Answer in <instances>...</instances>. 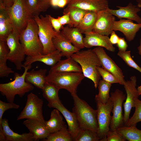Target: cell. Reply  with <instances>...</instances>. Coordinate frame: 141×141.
Segmentation results:
<instances>
[{
    "mask_svg": "<svg viewBox=\"0 0 141 141\" xmlns=\"http://www.w3.org/2000/svg\"><path fill=\"white\" fill-rule=\"evenodd\" d=\"M45 125L50 134H51L60 130L65 124L60 112L55 108L51 112L49 120L45 121Z\"/></svg>",
    "mask_w": 141,
    "mask_h": 141,
    "instance_id": "obj_28",
    "label": "cell"
},
{
    "mask_svg": "<svg viewBox=\"0 0 141 141\" xmlns=\"http://www.w3.org/2000/svg\"><path fill=\"white\" fill-rule=\"evenodd\" d=\"M9 50L6 41L0 40V77H8L14 72L7 65Z\"/></svg>",
    "mask_w": 141,
    "mask_h": 141,
    "instance_id": "obj_29",
    "label": "cell"
},
{
    "mask_svg": "<svg viewBox=\"0 0 141 141\" xmlns=\"http://www.w3.org/2000/svg\"><path fill=\"white\" fill-rule=\"evenodd\" d=\"M137 98L134 100L135 111L132 116L129 119L124 125L127 126L136 125L141 121V100Z\"/></svg>",
    "mask_w": 141,
    "mask_h": 141,
    "instance_id": "obj_37",
    "label": "cell"
},
{
    "mask_svg": "<svg viewBox=\"0 0 141 141\" xmlns=\"http://www.w3.org/2000/svg\"><path fill=\"white\" fill-rule=\"evenodd\" d=\"M58 0H51L50 4L53 7L57 6Z\"/></svg>",
    "mask_w": 141,
    "mask_h": 141,
    "instance_id": "obj_50",
    "label": "cell"
},
{
    "mask_svg": "<svg viewBox=\"0 0 141 141\" xmlns=\"http://www.w3.org/2000/svg\"><path fill=\"white\" fill-rule=\"evenodd\" d=\"M85 77L81 72H49L46 80L60 90H67L72 95L77 94V87Z\"/></svg>",
    "mask_w": 141,
    "mask_h": 141,
    "instance_id": "obj_5",
    "label": "cell"
},
{
    "mask_svg": "<svg viewBox=\"0 0 141 141\" xmlns=\"http://www.w3.org/2000/svg\"><path fill=\"white\" fill-rule=\"evenodd\" d=\"M39 11H46L50 7L51 0H37Z\"/></svg>",
    "mask_w": 141,
    "mask_h": 141,
    "instance_id": "obj_43",
    "label": "cell"
},
{
    "mask_svg": "<svg viewBox=\"0 0 141 141\" xmlns=\"http://www.w3.org/2000/svg\"><path fill=\"white\" fill-rule=\"evenodd\" d=\"M71 57L80 65L85 77L91 80L96 88L101 76L96 67H101V65L98 57L93 50H80L73 54Z\"/></svg>",
    "mask_w": 141,
    "mask_h": 141,
    "instance_id": "obj_1",
    "label": "cell"
},
{
    "mask_svg": "<svg viewBox=\"0 0 141 141\" xmlns=\"http://www.w3.org/2000/svg\"><path fill=\"white\" fill-rule=\"evenodd\" d=\"M67 6L96 12L109 7L107 0H73L68 3Z\"/></svg>",
    "mask_w": 141,
    "mask_h": 141,
    "instance_id": "obj_20",
    "label": "cell"
},
{
    "mask_svg": "<svg viewBox=\"0 0 141 141\" xmlns=\"http://www.w3.org/2000/svg\"><path fill=\"white\" fill-rule=\"evenodd\" d=\"M6 8L12 22L13 31L19 34L26 28L29 20L34 18L27 7L25 0H15L11 7Z\"/></svg>",
    "mask_w": 141,
    "mask_h": 141,
    "instance_id": "obj_7",
    "label": "cell"
},
{
    "mask_svg": "<svg viewBox=\"0 0 141 141\" xmlns=\"http://www.w3.org/2000/svg\"><path fill=\"white\" fill-rule=\"evenodd\" d=\"M44 141H73V138L65 125L60 130L50 134Z\"/></svg>",
    "mask_w": 141,
    "mask_h": 141,
    "instance_id": "obj_34",
    "label": "cell"
},
{
    "mask_svg": "<svg viewBox=\"0 0 141 141\" xmlns=\"http://www.w3.org/2000/svg\"><path fill=\"white\" fill-rule=\"evenodd\" d=\"M116 7L118 9H113L108 7L107 9L110 13L118 19H127L136 21L138 23L141 24V17L137 14L140 11V8L137 5L130 2L126 6H117Z\"/></svg>",
    "mask_w": 141,
    "mask_h": 141,
    "instance_id": "obj_19",
    "label": "cell"
},
{
    "mask_svg": "<svg viewBox=\"0 0 141 141\" xmlns=\"http://www.w3.org/2000/svg\"><path fill=\"white\" fill-rule=\"evenodd\" d=\"M61 34L73 45L79 49L85 48L82 33L76 27L68 25L62 26Z\"/></svg>",
    "mask_w": 141,
    "mask_h": 141,
    "instance_id": "obj_24",
    "label": "cell"
},
{
    "mask_svg": "<svg viewBox=\"0 0 141 141\" xmlns=\"http://www.w3.org/2000/svg\"><path fill=\"white\" fill-rule=\"evenodd\" d=\"M23 124L33 134L34 141L43 140L50 134L45 126V122L36 119H27Z\"/></svg>",
    "mask_w": 141,
    "mask_h": 141,
    "instance_id": "obj_22",
    "label": "cell"
},
{
    "mask_svg": "<svg viewBox=\"0 0 141 141\" xmlns=\"http://www.w3.org/2000/svg\"><path fill=\"white\" fill-rule=\"evenodd\" d=\"M118 132L129 141H141V130L136 125L127 126L125 125L117 129Z\"/></svg>",
    "mask_w": 141,
    "mask_h": 141,
    "instance_id": "obj_31",
    "label": "cell"
},
{
    "mask_svg": "<svg viewBox=\"0 0 141 141\" xmlns=\"http://www.w3.org/2000/svg\"></svg>",
    "mask_w": 141,
    "mask_h": 141,
    "instance_id": "obj_55",
    "label": "cell"
},
{
    "mask_svg": "<svg viewBox=\"0 0 141 141\" xmlns=\"http://www.w3.org/2000/svg\"><path fill=\"white\" fill-rule=\"evenodd\" d=\"M126 98L123 92L119 89H116L110 93V98L113 103L111 112L113 115L110 125V130L114 131L124 125V115L122 106L124 100Z\"/></svg>",
    "mask_w": 141,
    "mask_h": 141,
    "instance_id": "obj_11",
    "label": "cell"
},
{
    "mask_svg": "<svg viewBox=\"0 0 141 141\" xmlns=\"http://www.w3.org/2000/svg\"><path fill=\"white\" fill-rule=\"evenodd\" d=\"M48 16L52 26L55 30L57 33H60V30L62 26L58 19L54 18L50 15H48Z\"/></svg>",
    "mask_w": 141,
    "mask_h": 141,
    "instance_id": "obj_44",
    "label": "cell"
},
{
    "mask_svg": "<svg viewBox=\"0 0 141 141\" xmlns=\"http://www.w3.org/2000/svg\"><path fill=\"white\" fill-rule=\"evenodd\" d=\"M32 67L31 65L26 66L23 65L24 71L21 75L16 72L14 73V80L5 83L0 84V91L1 94L5 96L8 102H14L15 96L18 95L22 97L26 93L33 90V85L26 82L25 76L28 70Z\"/></svg>",
    "mask_w": 141,
    "mask_h": 141,
    "instance_id": "obj_4",
    "label": "cell"
},
{
    "mask_svg": "<svg viewBox=\"0 0 141 141\" xmlns=\"http://www.w3.org/2000/svg\"><path fill=\"white\" fill-rule=\"evenodd\" d=\"M97 132L87 129H80L74 141H98Z\"/></svg>",
    "mask_w": 141,
    "mask_h": 141,
    "instance_id": "obj_36",
    "label": "cell"
},
{
    "mask_svg": "<svg viewBox=\"0 0 141 141\" xmlns=\"http://www.w3.org/2000/svg\"><path fill=\"white\" fill-rule=\"evenodd\" d=\"M140 45L137 48V49L138 51L139 54L141 55V38L140 39Z\"/></svg>",
    "mask_w": 141,
    "mask_h": 141,
    "instance_id": "obj_51",
    "label": "cell"
},
{
    "mask_svg": "<svg viewBox=\"0 0 141 141\" xmlns=\"http://www.w3.org/2000/svg\"><path fill=\"white\" fill-rule=\"evenodd\" d=\"M93 50L98 57L102 67L113 75L120 84L123 85L125 80L121 70L106 54L103 48L97 47Z\"/></svg>",
    "mask_w": 141,
    "mask_h": 141,
    "instance_id": "obj_13",
    "label": "cell"
},
{
    "mask_svg": "<svg viewBox=\"0 0 141 141\" xmlns=\"http://www.w3.org/2000/svg\"><path fill=\"white\" fill-rule=\"evenodd\" d=\"M46 69H41L27 72L25 76V81L42 89L46 82Z\"/></svg>",
    "mask_w": 141,
    "mask_h": 141,
    "instance_id": "obj_27",
    "label": "cell"
},
{
    "mask_svg": "<svg viewBox=\"0 0 141 141\" xmlns=\"http://www.w3.org/2000/svg\"><path fill=\"white\" fill-rule=\"evenodd\" d=\"M52 40L55 49L60 51L62 56L67 58L71 57L73 54L80 50L73 45L61 33H58Z\"/></svg>",
    "mask_w": 141,
    "mask_h": 141,
    "instance_id": "obj_21",
    "label": "cell"
},
{
    "mask_svg": "<svg viewBox=\"0 0 141 141\" xmlns=\"http://www.w3.org/2000/svg\"><path fill=\"white\" fill-rule=\"evenodd\" d=\"M43 103L42 100L37 95L30 93L27 95L26 105L17 120L32 119L45 122L42 109Z\"/></svg>",
    "mask_w": 141,
    "mask_h": 141,
    "instance_id": "obj_9",
    "label": "cell"
},
{
    "mask_svg": "<svg viewBox=\"0 0 141 141\" xmlns=\"http://www.w3.org/2000/svg\"><path fill=\"white\" fill-rule=\"evenodd\" d=\"M117 55L120 57L129 66L133 68L141 73V68L132 59L130 51H119Z\"/></svg>",
    "mask_w": 141,
    "mask_h": 141,
    "instance_id": "obj_38",
    "label": "cell"
},
{
    "mask_svg": "<svg viewBox=\"0 0 141 141\" xmlns=\"http://www.w3.org/2000/svg\"><path fill=\"white\" fill-rule=\"evenodd\" d=\"M49 72H75L82 73L80 66L71 57L60 60L51 67Z\"/></svg>",
    "mask_w": 141,
    "mask_h": 141,
    "instance_id": "obj_26",
    "label": "cell"
},
{
    "mask_svg": "<svg viewBox=\"0 0 141 141\" xmlns=\"http://www.w3.org/2000/svg\"><path fill=\"white\" fill-rule=\"evenodd\" d=\"M109 38L110 41L112 45L117 44L118 42L120 37L113 30L110 34Z\"/></svg>",
    "mask_w": 141,
    "mask_h": 141,
    "instance_id": "obj_47",
    "label": "cell"
},
{
    "mask_svg": "<svg viewBox=\"0 0 141 141\" xmlns=\"http://www.w3.org/2000/svg\"><path fill=\"white\" fill-rule=\"evenodd\" d=\"M107 141H125L126 140L117 130L111 131L109 130L107 134Z\"/></svg>",
    "mask_w": 141,
    "mask_h": 141,
    "instance_id": "obj_42",
    "label": "cell"
},
{
    "mask_svg": "<svg viewBox=\"0 0 141 141\" xmlns=\"http://www.w3.org/2000/svg\"><path fill=\"white\" fill-rule=\"evenodd\" d=\"M96 68L104 81L111 84L115 83L120 84L116 78L108 70L101 67H97Z\"/></svg>",
    "mask_w": 141,
    "mask_h": 141,
    "instance_id": "obj_39",
    "label": "cell"
},
{
    "mask_svg": "<svg viewBox=\"0 0 141 141\" xmlns=\"http://www.w3.org/2000/svg\"><path fill=\"white\" fill-rule=\"evenodd\" d=\"M85 35L83 38L85 48H90L93 46L101 47L112 52L115 51V48L110 43L108 36L93 31Z\"/></svg>",
    "mask_w": 141,
    "mask_h": 141,
    "instance_id": "obj_17",
    "label": "cell"
},
{
    "mask_svg": "<svg viewBox=\"0 0 141 141\" xmlns=\"http://www.w3.org/2000/svg\"><path fill=\"white\" fill-rule=\"evenodd\" d=\"M119 51H125L128 45L127 43L124 38L120 37L119 41L116 44Z\"/></svg>",
    "mask_w": 141,
    "mask_h": 141,
    "instance_id": "obj_46",
    "label": "cell"
},
{
    "mask_svg": "<svg viewBox=\"0 0 141 141\" xmlns=\"http://www.w3.org/2000/svg\"><path fill=\"white\" fill-rule=\"evenodd\" d=\"M87 11L81 9L67 6L64 9L63 14L69 13L70 20L69 26L76 27L79 24Z\"/></svg>",
    "mask_w": 141,
    "mask_h": 141,
    "instance_id": "obj_32",
    "label": "cell"
},
{
    "mask_svg": "<svg viewBox=\"0 0 141 141\" xmlns=\"http://www.w3.org/2000/svg\"><path fill=\"white\" fill-rule=\"evenodd\" d=\"M13 31L12 23L7 9L5 7H0V40L6 41Z\"/></svg>",
    "mask_w": 141,
    "mask_h": 141,
    "instance_id": "obj_25",
    "label": "cell"
},
{
    "mask_svg": "<svg viewBox=\"0 0 141 141\" xmlns=\"http://www.w3.org/2000/svg\"><path fill=\"white\" fill-rule=\"evenodd\" d=\"M34 19L38 26V35L43 47V54H47L56 50L52 40L58 33L53 29L48 15L45 16L40 15L39 17L36 15Z\"/></svg>",
    "mask_w": 141,
    "mask_h": 141,
    "instance_id": "obj_6",
    "label": "cell"
},
{
    "mask_svg": "<svg viewBox=\"0 0 141 141\" xmlns=\"http://www.w3.org/2000/svg\"><path fill=\"white\" fill-rule=\"evenodd\" d=\"M141 28V24L135 23L130 20L121 19L115 21L112 29L115 31L121 32L126 39L130 42L134 39L136 33Z\"/></svg>",
    "mask_w": 141,
    "mask_h": 141,
    "instance_id": "obj_18",
    "label": "cell"
},
{
    "mask_svg": "<svg viewBox=\"0 0 141 141\" xmlns=\"http://www.w3.org/2000/svg\"><path fill=\"white\" fill-rule=\"evenodd\" d=\"M137 3V5L139 8H141V0H136Z\"/></svg>",
    "mask_w": 141,
    "mask_h": 141,
    "instance_id": "obj_53",
    "label": "cell"
},
{
    "mask_svg": "<svg viewBox=\"0 0 141 141\" xmlns=\"http://www.w3.org/2000/svg\"><path fill=\"white\" fill-rule=\"evenodd\" d=\"M62 57L60 51L56 50L46 55L42 54L33 56H27L23 65L26 66L31 65L36 62L39 61L51 67L60 60Z\"/></svg>",
    "mask_w": 141,
    "mask_h": 141,
    "instance_id": "obj_23",
    "label": "cell"
},
{
    "mask_svg": "<svg viewBox=\"0 0 141 141\" xmlns=\"http://www.w3.org/2000/svg\"><path fill=\"white\" fill-rule=\"evenodd\" d=\"M38 25L34 18L28 20L26 28L19 34L20 41L26 55L33 56L43 54V47L38 35Z\"/></svg>",
    "mask_w": 141,
    "mask_h": 141,
    "instance_id": "obj_2",
    "label": "cell"
},
{
    "mask_svg": "<svg viewBox=\"0 0 141 141\" xmlns=\"http://www.w3.org/2000/svg\"><path fill=\"white\" fill-rule=\"evenodd\" d=\"M19 34L13 31L6 41L9 50L8 60L14 63L16 69L19 70L22 67V62L26 55L24 48L20 41Z\"/></svg>",
    "mask_w": 141,
    "mask_h": 141,
    "instance_id": "obj_10",
    "label": "cell"
},
{
    "mask_svg": "<svg viewBox=\"0 0 141 141\" xmlns=\"http://www.w3.org/2000/svg\"><path fill=\"white\" fill-rule=\"evenodd\" d=\"M27 7L33 17L39 15V12L37 0H25Z\"/></svg>",
    "mask_w": 141,
    "mask_h": 141,
    "instance_id": "obj_41",
    "label": "cell"
},
{
    "mask_svg": "<svg viewBox=\"0 0 141 141\" xmlns=\"http://www.w3.org/2000/svg\"><path fill=\"white\" fill-rule=\"evenodd\" d=\"M137 89L138 94L139 96L141 95V85L138 86Z\"/></svg>",
    "mask_w": 141,
    "mask_h": 141,
    "instance_id": "obj_52",
    "label": "cell"
},
{
    "mask_svg": "<svg viewBox=\"0 0 141 141\" xmlns=\"http://www.w3.org/2000/svg\"><path fill=\"white\" fill-rule=\"evenodd\" d=\"M111 86V84L103 80H100L98 86L99 93L96 95L95 99L99 100L103 103H106L110 99L109 92Z\"/></svg>",
    "mask_w": 141,
    "mask_h": 141,
    "instance_id": "obj_35",
    "label": "cell"
},
{
    "mask_svg": "<svg viewBox=\"0 0 141 141\" xmlns=\"http://www.w3.org/2000/svg\"><path fill=\"white\" fill-rule=\"evenodd\" d=\"M74 102L72 112L75 115L80 129H87L97 132L98 124L97 110L92 108L77 94L71 95Z\"/></svg>",
    "mask_w": 141,
    "mask_h": 141,
    "instance_id": "obj_3",
    "label": "cell"
},
{
    "mask_svg": "<svg viewBox=\"0 0 141 141\" xmlns=\"http://www.w3.org/2000/svg\"><path fill=\"white\" fill-rule=\"evenodd\" d=\"M20 107L19 105L13 102L6 103L1 100L0 101V125L3 119L2 116L4 112L9 109H17Z\"/></svg>",
    "mask_w": 141,
    "mask_h": 141,
    "instance_id": "obj_40",
    "label": "cell"
},
{
    "mask_svg": "<svg viewBox=\"0 0 141 141\" xmlns=\"http://www.w3.org/2000/svg\"><path fill=\"white\" fill-rule=\"evenodd\" d=\"M95 99L97 108L98 124L97 133L99 141H107V134L110 130L112 102L110 98L105 104L102 103L97 99Z\"/></svg>",
    "mask_w": 141,
    "mask_h": 141,
    "instance_id": "obj_8",
    "label": "cell"
},
{
    "mask_svg": "<svg viewBox=\"0 0 141 141\" xmlns=\"http://www.w3.org/2000/svg\"><path fill=\"white\" fill-rule=\"evenodd\" d=\"M68 4L67 0H58L57 6L59 8H63Z\"/></svg>",
    "mask_w": 141,
    "mask_h": 141,
    "instance_id": "obj_49",
    "label": "cell"
},
{
    "mask_svg": "<svg viewBox=\"0 0 141 141\" xmlns=\"http://www.w3.org/2000/svg\"><path fill=\"white\" fill-rule=\"evenodd\" d=\"M48 106L57 109L64 117L68 124V130L74 141L78 134L80 127L75 114L68 110L61 102L48 103Z\"/></svg>",
    "mask_w": 141,
    "mask_h": 141,
    "instance_id": "obj_15",
    "label": "cell"
},
{
    "mask_svg": "<svg viewBox=\"0 0 141 141\" xmlns=\"http://www.w3.org/2000/svg\"><path fill=\"white\" fill-rule=\"evenodd\" d=\"M42 90L43 97L48 103L61 102L58 96L60 89L54 85L46 81Z\"/></svg>",
    "mask_w": 141,
    "mask_h": 141,
    "instance_id": "obj_33",
    "label": "cell"
},
{
    "mask_svg": "<svg viewBox=\"0 0 141 141\" xmlns=\"http://www.w3.org/2000/svg\"><path fill=\"white\" fill-rule=\"evenodd\" d=\"M115 21V16L110 13L107 8L97 12L96 21L92 31L101 34L108 36L113 30Z\"/></svg>",
    "mask_w": 141,
    "mask_h": 141,
    "instance_id": "obj_12",
    "label": "cell"
},
{
    "mask_svg": "<svg viewBox=\"0 0 141 141\" xmlns=\"http://www.w3.org/2000/svg\"><path fill=\"white\" fill-rule=\"evenodd\" d=\"M57 18L62 26L66 24L70 25V20L69 13L63 14V15L58 17Z\"/></svg>",
    "mask_w": 141,
    "mask_h": 141,
    "instance_id": "obj_45",
    "label": "cell"
},
{
    "mask_svg": "<svg viewBox=\"0 0 141 141\" xmlns=\"http://www.w3.org/2000/svg\"><path fill=\"white\" fill-rule=\"evenodd\" d=\"M68 1V3L69 2H70L72 1V0H67Z\"/></svg>",
    "mask_w": 141,
    "mask_h": 141,
    "instance_id": "obj_54",
    "label": "cell"
},
{
    "mask_svg": "<svg viewBox=\"0 0 141 141\" xmlns=\"http://www.w3.org/2000/svg\"><path fill=\"white\" fill-rule=\"evenodd\" d=\"M136 78L133 76L130 78V80L125 81L124 85L127 94L126 101L124 103V125L129 119L130 114L132 108L134 107V100L138 98V95L136 86Z\"/></svg>",
    "mask_w": 141,
    "mask_h": 141,
    "instance_id": "obj_14",
    "label": "cell"
},
{
    "mask_svg": "<svg viewBox=\"0 0 141 141\" xmlns=\"http://www.w3.org/2000/svg\"><path fill=\"white\" fill-rule=\"evenodd\" d=\"M15 0H0V5L4 6L5 8H9L14 4Z\"/></svg>",
    "mask_w": 141,
    "mask_h": 141,
    "instance_id": "obj_48",
    "label": "cell"
},
{
    "mask_svg": "<svg viewBox=\"0 0 141 141\" xmlns=\"http://www.w3.org/2000/svg\"><path fill=\"white\" fill-rule=\"evenodd\" d=\"M97 17V12L87 11L82 19L76 27L85 34L92 31Z\"/></svg>",
    "mask_w": 141,
    "mask_h": 141,
    "instance_id": "obj_30",
    "label": "cell"
},
{
    "mask_svg": "<svg viewBox=\"0 0 141 141\" xmlns=\"http://www.w3.org/2000/svg\"><path fill=\"white\" fill-rule=\"evenodd\" d=\"M33 136L30 132L22 134L14 132L9 127L8 120L2 119L0 125V141H34Z\"/></svg>",
    "mask_w": 141,
    "mask_h": 141,
    "instance_id": "obj_16",
    "label": "cell"
}]
</instances>
